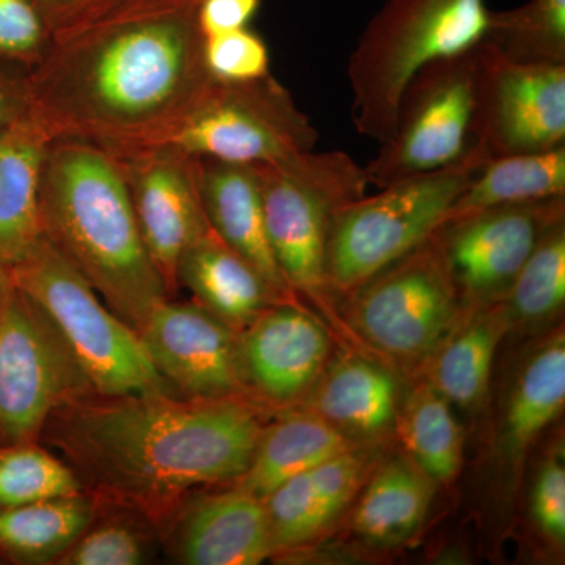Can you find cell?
I'll return each mask as SVG.
<instances>
[{"instance_id":"cell-1","label":"cell","mask_w":565,"mask_h":565,"mask_svg":"<svg viewBox=\"0 0 565 565\" xmlns=\"http://www.w3.org/2000/svg\"><path fill=\"white\" fill-rule=\"evenodd\" d=\"M31 107L52 139L109 152L159 143L210 88L196 2L120 0L52 36L28 74Z\"/></svg>"},{"instance_id":"cell-2","label":"cell","mask_w":565,"mask_h":565,"mask_svg":"<svg viewBox=\"0 0 565 565\" xmlns=\"http://www.w3.org/2000/svg\"><path fill=\"white\" fill-rule=\"evenodd\" d=\"M269 416L241 397L95 393L55 412L41 441L87 492L161 527L192 492L233 484L245 473Z\"/></svg>"},{"instance_id":"cell-3","label":"cell","mask_w":565,"mask_h":565,"mask_svg":"<svg viewBox=\"0 0 565 565\" xmlns=\"http://www.w3.org/2000/svg\"><path fill=\"white\" fill-rule=\"evenodd\" d=\"M43 236L137 333L170 299L141 237L117 159L77 139H52L40 181Z\"/></svg>"},{"instance_id":"cell-4","label":"cell","mask_w":565,"mask_h":565,"mask_svg":"<svg viewBox=\"0 0 565 565\" xmlns=\"http://www.w3.org/2000/svg\"><path fill=\"white\" fill-rule=\"evenodd\" d=\"M486 0H385L348 63L355 131L385 143L416 73L476 50L490 24Z\"/></svg>"},{"instance_id":"cell-5","label":"cell","mask_w":565,"mask_h":565,"mask_svg":"<svg viewBox=\"0 0 565 565\" xmlns=\"http://www.w3.org/2000/svg\"><path fill=\"white\" fill-rule=\"evenodd\" d=\"M487 161L473 145L455 166L394 181L334 212L327 247V282L334 302H344L426 243Z\"/></svg>"},{"instance_id":"cell-6","label":"cell","mask_w":565,"mask_h":565,"mask_svg":"<svg viewBox=\"0 0 565 565\" xmlns=\"http://www.w3.org/2000/svg\"><path fill=\"white\" fill-rule=\"evenodd\" d=\"M267 237L294 296L332 315L327 247L334 212L370 188L364 167L344 151H308L256 166Z\"/></svg>"},{"instance_id":"cell-7","label":"cell","mask_w":565,"mask_h":565,"mask_svg":"<svg viewBox=\"0 0 565 565\" xmlns=\"http://www.w3.org/2000/svg\"><path fill=\"white\" fill-rule=\"evenodd\" d=\"M9 273L54 323L96 393L177 394L152 366L139 333L46 237Z\"/></svg>"},{"instance_id":"cell-8","label":"cell","mask_w":565,"mask_h":565,"mask_svg":"<svg viewBox=\"0 0 565 565\" xmlns=\"http://www.w3.org/2000/svg\"><path fill=\"white\" fill-rule=\"evenodd\" d=\"M344 318L399 373L423 374L462 303L433 236L344 300Z\"/></svg>"},{"instance_id":"cell-9","label":"cell","mask_w":565,"mask_h":565,"mask_svg":"<svg viewBox=\"0 0 565 565\" xmlns=\"http://www.w3.org/2000/svg\"><path fill=\"white\" fill-rule=\"evenodd\" d=\"M319 132L273 74L252 82L214 81L159 143L193 158L262 166L313 151Z\"/></svg>"},{"instance_id":"cell-10","label":"cell","mask_w":565,"mask_h":565,"mask_svg":"<svg viewBox=\"0 0 565 565\" xmlns=\"http://www.w3.org/2000/svg\"><path fill=\"white\" fill-rule=\"evenodd\" d=\"M95 393L47 315L10 280L0 302V444L41 441L55 412Z\"/></svg>"},{"instance_id":"cell-11","label":"cell","mask_w":565,"mask_h":565,"mask_svg":"<svg viewBox=\"0 0 565 565\" xmlns=\"http://www.w3.org/2000/svg\"><path fill=\"white\" fill-rule=\"evenodd\" d=\"M476 50L424 66L401 96L392 137L364 167L370 185L435 172L473 148Z\"/></svg>"},{"instance_id":"cell-12","label":"cell","mask_w":565,"mask_h":565,"mask_svg":"<svg viewBox=\"0 0 565 565\" xmlns=\"http://www.w3.org/2000/svg\"><path fill=\"white\" fill-rule=\"evenodd\" d=\"M473 143L489 159L565 145V63L476 47Z\"/></svg>"},{"instance_id":"cell-13","label":"cell","mask_w":565,"mask_h":565,"mask_svg":"<svg viewBox=\"0 0 565 565\" xmlns=\"http://www.w3.org/2000/svg\"><path fill=\"white\" fill-rule=\"evenodd\" d=\"M565 221V196L471 212L433 234L462 308L500 302L545 233Z\"/></svg>"},{"instance_id":"cell-14","label":"cell","mask_w":565,"mask_h":565,"mask_svg":"<svg viewBox=\"0 0 565 565\" xmlns=\"http://www.w3.org/2000/svg\"><path fill=\"white\" fill-rule=\"evenodd\" d=\"M120 166L137 223L170 299L181 256L211 232L199 185V159L169 143L110 152Z\"/></svg>"},{"instance_id":"cell-15","label":"cell","mask_w":565,"mask_h":565,"mask_svg":"<svg viewBox=\"0 0 565 565\" xmlns=\"http://www.w3.org/2000/svg\"><path fill=\"white\" fill-rule=\"evenodd\" d=\"M139 337L152 366L178 396L252 401L241 375L239 332L195 300H163Z\"/></svg>"},{"instance_id":"cell-16","label":"cell","mask_w":565,"mask_h":565,"mask_svg":"<svg viewBox=\"0 0 565 565\" xmlns=\"http://www.w3.org/2000/svg\"><path fill=\"white\" fill-rule=\"evenodd\" d=\"M332 345L326 323L300 300L267 308L239 332L248 397L269 415L296 407L332 359Z\"/></svg>"},{"instance_id":"cell-17","label":"cell","mask_w":565,"mask_h":565,"mask_svg":"<svg viewBox=\"0 0 565 565\" xmlns=\"http://www.w3.org/2000/svg\"><path fill=\"white\" fill-rule=\"evenodd\" d=\"M159 531L162 548L177 564L258 565L274 557L264 501L233 484L192 492Z\"/></svg>"},{"instance_id":"cell-18","label":"cell","mask_w":565,"mask_h":565,"mask_svg":"<svg viewBox=\"0 0 565 565\" xmlns=\"http://www.w3.org/2000/svg\"><path fill=\"white\" fill-rule=\"evenodd\" d=\"M382 445H356L292 476L263 498L274 557L303 548L351 508L381 460Z\"/></svg>"},{"instance_id":"cell-19","label":"cell","mask_w":565,"mask_h":565,"mask_svg":"<svg viewBox=\"0 0 565 565\" xmlns=\"http://www.w3.org/2000/svg\"><path fill=\"white\" fill-rule=\"evenodd\" d=\"M399 371L353 351L332 355L296 407L311 412L356 445H384L394 437L404 397Z\"/></svg>"},{"instance_id":"cell-20","label":"cell","mask_w":565,"mask_h":565,"mask_svg":"<svg viewBox=\"0 0 565 565\" xmlns=\"http://www.w3.org/2000/svg\"><path fill=\"white\" fill-rule=\"evenodd\" d=\"M196 159L200 195L212 233L250 263L281 296L299 300L275 263L256 166Z\"/></svg>"},{"instance_id":"cell-21","label":"cell","mask_w":565,"mask_h":565,"mask_svg":"<svg viewBox=\"0 0 565 565\" xmlns=\"http://www.w3.org/2000/svg\"><path fill=\"white\" fill-rule=\"evenodd\" d=\"M564 405L565 337L559 330L527 352L509 385L497 435L498 462L509 475L520 470Z\"/></svg>"},{"instance_id":"cell-22","label":"cell","mask_w":565,"mask_h":565,"mask_svg":"<svg viewBox=\"0 0 565 565\" xmlns=\"http://www.w3.org/2000/svg\"><path fill=\"white\" fill-rule=\"evenodd\" d=\"M51 140L32 109L0 136V263L9 269L43 239L40 181Z\"/></svg>"},{"instance_id":"cell-23","label":"cell","mask_w":565,"mask_h":565,"mask_svg":"<svg viewBox=\"0 0 565 565\" xmlns=\"http://www.w3.org/2000/svg\"><path fill=\"white\" fill-rule=\"evenodd\" d=\"M178 289L232 326L245 329L267 308L286 302L250 263L222 243L212 230L191 245L177 267Z\"/></svg>"},{"instance_id":"cell-24","label":"cell","mask_w":565,"mask_h":565,"mask_svg":"<svg viewBox=\"0 0 565 565\" xmlns=\"http://www.w3.org/2000/svg\"><path fill=\"white\" fill-rule=\"evenodd\" d=\"M509 332L511 319L503 300L462 308L422 379L455 407L476 411L489 394L494 355Z\"/></svg>"},{"instance_id":"cell-25","label":"cell","mask_w":565,"mask_h":565,"mask_svg":"<svg viewBox=\"0 0 565 565\" xmlns=\"http://www.w3.org/2000/svg\"><path fill=\"white\" fill-rule=\"evenodd\" d=\"M437 484L404 452L381 457L353 501L351 530L364 544L394 548L426 522Z\"/></svg>"},{"instance_id":"cell-26","label":"cell","mask_w":565,"mask_h":565,"mask_svg":"<svg viewBox=\"0 0 565 565\" xmlns=\"http://www.w3.org/2000/svg\"><path fill=\"white\" fill-rule=\"evenodd\" d=\"M352 446L356 444L311 412L285 408L264 423L250 465L233 486L263 500L281 482Z\"/></svg>"},{"instance_id":"cell-27","label":"cell","mask_w":565,"mask_h":565,"mask_svg":"<svg viewBox=\"0 0 565 565\" xmlns=\"http://www.w3.org/2000/svg\"><path fill=\"white\" fill-rule=\"evenodd\" d=\"M99 508L102 501L87 490L0 508V563L55 565Z\"/></svg>"},{"instance_id":"cell-28","label":"cell","mask_w":565,"mask_h":565,"mask_svg":"<svg viewBox=\"0 0 565 565\" xmlns=\"http://www.w3.org/2000/svg\"><path fill=\"white\" fill-rule=\"evenodd\" d=\"M565 196V145L489 159L452 204L446 221L471 212Z\"/></svg>"},{"instance_id":"cell-29","label":"cell","mask_w":565,"mask_h":565,"mask_svg":"<svg viewBox=\"0 0 565 565\" xmlns=\"http://www.w3.org/2000/svg\"><path fill=\"white\" fill-rule=\"evenodd\" d=\"M451 407L422 379L404 393L394 427V438L399 440L404 455L437 486L455 484L462 470L465 435Z\"/></svg>"},{"instance_id":"cell-30","label":"cell","mask_w":565,"mask_h":565,"mask_svg":"<svg viewBox=\"0 0 565 565\" xmlns=\"http://www.w3.org/2000/svg\"><path fill=\"white\" fill-rule=\"evenodd\" d=\"M161 548V531L152 520L134 509L102 501L90 525L55 565L151 564Z\"/></svg>"},{"instance_id":"cell-31","label":"cell","mask_w":565,"mask_h":565,"mask_svg":"<svg viewBox=\"0 0 565 565\" xmlns=\"http://www.w3.org/2000/svg\"><path fill=\"white\" fill-rule=\"evenodd\" d=\"M503 303L511 330L542 329L565 303V221L553 225L516 275Z\"/></svg>"},{"instance_id":"cell-32","label":"cell","mask_w":565,"mask_h":565,"mask_svg":"<svg viewBox=\"0 0 565 565\" xmlns=\"http://www.w3.org/2000/svg\"><path fill=\"white\" fill-rule=\"evenodd\" d=\"M484 41L516 61L565 63V0L492 11Z\"/></svg>"},{"instance_id":"cell-33","label":"cell","mask_w":565,"mask_h":565,"mask_svg":"<svg viewBox=\"0 0 565 565\" xmlns=\"http://www.w3.org/2000/svg\"><path fill=\"white\" fill-rule=\"evenodd\" d=\"M84 489L61 456L31 444H0V508L68 497Z\"/></svg>"},{"instance_id":"cell-34","label":"cell","mask_w":565,"mask_h":565,"mask_svg":"<svg viewBox=\"0 0 565 565\" xmlns=\"http://www.w3.org/2000/svg\"><path fill=\"white\" fill-rule=\"evenodd\" d=\"M203 61L212 79L226 84L258 81L270 74L269 47L248 28L203 36Z\"/></svg>"},{"instance_id":"cell-35","label":"cell","mask_w":565,"mask_h":565,"mask_svg":"<svg viewBox=\"0 0 565 565\" xmlns=\"http://www.w3.org/2000/svg\"><path fill=\"white\" fill-rule=\"evenodd\" d=\"M52 43V33L33 0H0V63L32 71Z\"/></svg>"},{"instance_id":"cell-36","label":"cell","mask_w":565,"mask_h":565,"mask_svg":"<svg viewBox=\"0 0 565 565\" xmlns=\"http://www.w3.org/2000/svg\"><path fill=\"white\" fill-rule=\"evenodd\" d=\"M531 522L556 550L565 545V467L563 446L546 455L535 471L530 494Z\"/></svg>"},{"instance_id":"cell-37","label":"cell","mask_w":565,"mask_h":565,"mask_svg":"<svg viewBox=\"0 0 565 565\" xmlns=\"http://www.w3.org/2000/svg\"><path fill=\"white\" fill-rule=\"evenodd\" d=\"M262 0H199L196 22L203 36L248 28Z\"/></svg>"},{"instance_id":"cell-38","label":"cell","mask_w":565,"mask_h":565,"mask_svg":"<svg viewBox=\"0 0 565 565\" xmlns=\"http://www.w3.org/2000/svg\"><path fill=\"white\" fill-rule=\"evenodd\" d=\"M39 7L52 36L61 35L92 21L120 0H33Z\"/></svg>"},{"instance_id":"cell-39","label":"cell","mask_w":565,"mask_h":565,"mask_svg":"<svg viewBox=\"0 0 565 565\" xmlns=\"http://www.w3.org/2000/svg\"><path fill=\"white\" fill-rule=\"evenodd\" d=\"M28 74L0 63V136L32 109Z\"/></svg>"},{"instance_id":"cell-40","label":"cell","mask_w":565,"mask_h":565,"mask_svg":"<svg viewBox=\"0 0 565 565\" xmlns=\"http://www.w3.org/2000/svg\"><path fill=\"white\" fill-rule=\"evenodd\" d=\"M10 286V273L9 267L3 266L0 263V302H2L3 296H6L7 289Z\"/></svg>"},{"instance_id":"cell-41","label":"cell","mask_w":565,"mask_h":565,"mask_svg":"<svg viewBox=\"0 0 565 565\" xmlns=\"http://www.w3.org/2000/svg\"><path fill=\"white\" fill-rule=\"evenodd\" d=\"M180 2H196V3H199V0H180Z\"/></svg>"}]
</instances>
